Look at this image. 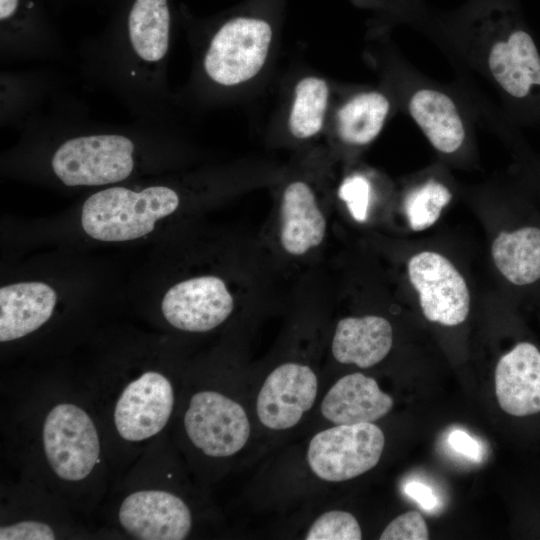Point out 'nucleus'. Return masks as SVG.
I'll return each instance as SVG.
<instances>
[{
  "label": "nucleus",
  "mask_w": 540,
  "mask_h": 540,
  "mask_svg": "<svg viewBox=\"0 0 540 540\" xmlns=\"http://www.w3.org/2000/svg\"><path fill=\"white\" fill-rule=\"evenodd\" d=\"M470 51L518 118L540 119V51L528 30L499 25L470 43Z\"/></svg>",
  "instance_id": "obj_1"
},
{
  "label": "nucleus",
  "mask_w": 540,
  "mask_h": 540,
  "mask_svg": "<svg viewBox=\"0 0 540 540\" xmlns=\"http://www.w3.org/2000/svg\"><path fill=\"white\" fill-rule=\"evenodd\" d=\"M179 205L177 193L165 186L140 192L112 187L91 195L82 207L84 231L100 241H127L150 233L157 220Z\"/></svg>",
  "instance_id": "obj_2"
},
{
  "label": "nucleus",
  "mask_w": 540,
  "mask_h": 540,
  "mask_svg": "<svg viewBox=\"0 0 540 540\" xmlns=\"http://www.w3.org/2000/svg\"><path fill=\"white\" fill-rule=\"evenodd\" d=\"M384 445V433L374 422L334 425L311 438L306 459L319 479L342 482L374 468Z\"/></svg>",
  "instance_id": "obj_3"
},
{
  "label": "nucleus",
  "mask_w": 540,
  "mask_h": 540,
  "mask_svg": "<svg viewBox=\"0 0 540 540\" xmlns=\"http://www.w3.org/2000/svg\"><path fill=\"white\" fill-rule=\"evenodd\" d=\"M133 142L118 134L80 136L54 153L52 168L67 186H97L126 179L132 172Z\"/></svg>",
  "instance_id": "obj_4"
},
{
  "label": "nucleus",
  "mask_w": 540,
  "mask_h": 540,
  "mask_svg": "<svg viewBox=\"0 0 540 540\" xmlns=\"http://www.w3.org/2000/svg\"><path fill=\"white\" fill-rule=\"evenodd\" d=\"M42 439L50 467L63 480L86 478L99 461L95 424L85 410L73 403H59L49 410Z\"/></svg>",
  "instance_id": "obj_5"
},
{
  "label": "nucleus",
  "mask_w": 540,
  "mask_h": 540,
  "mask_svg": "<svg viewBox=\"0 0 540 540\" xmlns=\"http://www.w3.org/2000/svg\"><path fill=\"white\" fill-rule=\"evenodd\" d=\"M184 427L192 444L215 458L238 453L251 434L250 420L243 406L213 390L192 395L184 414Z\"/></svg>",
  "instance_id": "obj_6"
},
{
  "label": "nucleus",
  "mask_w": 540,
  "mask_h": 540,
  "mask_svg": "<svg viewBox=\"0 0 540 540\" xmlns=\"http://www.w3.org/2000/svg\"><path fill=\"white\" fill-rule=\"evenodd\" d=\"M271 38V27L263 20L239 17L226 22L206 52V73L224 86L248 81L263 67Z\"/></svg>",
  "instance_id": "obj_7"
},
{
  "label": "nucleus",
  "mask_w": 540,
  "mask_h": 540,
  "mask_svg": "<svg viewBox=\"0 0 540 540\" xmlns=\"http://www.w3.org/2000/svg\"><path fill=\"white\" fill-rule=\"evenodd\" d=\"M408 276L427 320L444 326H457L466 320L469 289L449 259L433 251L417 253L408 261Z\"/></svg>",
  "instance_id": "obj_8"
},
{
  "label": "nucleus",
  "mask_w": 540,
  "mask_h": 540,
  "mask_svg": "<svg viewBox=\"0 0 540 540\" xmlns=\"http://www.w3.org/2000/svg\"><path fill=\"white\" fill-rule=\"evenodd\" d=\"M317 393L318 378L311 367L283 363L268 374L258 392L257 418L272 431L291 429L313 407Z\"/></svg>",
  "instance_id": "obj_9"
},
{
  "label": "nucleus",
  "mask_w": 540,
  "mask_h": 540,
  "mask_svg": "<svg viewBox=\"0 0 540 540\" xmlns=\"http://www.w3.org/2000/svg\"><path fill=\"white\" fill-rule=\"evenodd\" d=\"M174 390L170 380L156 371L134 379L119 395L114 409V424L126 441L138 442L158 434L170 419Z\"/></svg>",
  "instance_id": "obj_10"
},
{
  "label": "nucleus",
  "mask_w": 540,
  "mask_h": 540,
  "mask_svg": "<svg viewBox=\"0 0 540 540\" xmlns=\"http://www.w3.org/2000/svg\"><path fill=\"white\" fill-rule=\"evenodd\" d=\"M234 300L224 281L201 276L172 286L161 309L173 327L188 332H206L222 324L232 313Z\"/></svg>",
  "instance_id": "obj_11"
},
{
  "label": "nucleus",
  "mask_w": 540,
  "mask_h": 540,
  "mask_svg": "<svg viewBox=\"0 0 540 540\" xmlns=\"http://www.w3.org/2000/svg\"><path fill=\"white\" fill-rule=\"evenodd\" d=\"M118 519L122 528L140 540H182L192 527L187 504L165 490H139L122 502Z\"/></svg>",
  "instance_id": "obj_12"
},
{
  "label": "nucleus",
  "mask_w": 540,
  "mask_h": 540,
  "mask_svg": "<svg viewBox=\"0 0 540 540\" xmlns=\"http://www.w3.org/2000/svg\"><path fill=\"white\" fill-rule=\"evenodd\" d=\"M407 110L429 143L438 152L452 155L466 143L468 123L455 99L431 84L413 85Z\"/></svg>",
  "instance_id": "obj_13"
},
{
  "label": "nucleus",
  "mask_w": 540,
  "mask_h": 540,
  "mask_svg": "<svg viewBox=\"0 0 540 540\" xmlns=\"http://www.w3.org/2000/svg\"><path fill=\"white\" fill-rule=\"evenodd\" d=\"M495 394L501 409L510 415L540 412V351L535 345L518 343L499 359Z\"/></svg>",
  "instance_id": "obj_14"
},
{
  "label": "nucleus",
  "mask_w": 540,
  "mask_h": 540,
  "mask_svg": "<svg viewBox=\"0 0 540 540\" xmlns=\"http://www.w3.org/2000/svg\"><path fill=\"white\" fill-rule=\"evenodd\" d=\"M393 404V398L379 388L375 379L352 373L331 386L322 399L320 411L335 425L372 423L387 415Z\"/></svg>",
  "instance_id": "obj_15"
},
{
  "label": "nucleus",
  "mask_w": 540,
  "mask_h": 540,
  "mask_svg": "<svg viewBox=\"0 0 540 540\" xmlns=\"http://www.w3.org/2000/svg\"><path fill=\"white\" fill-rule=\"evenodd\" d=\"M57 295L42 282H21L0 289V341L24 337L51 317Z\"/></svg>",
  "instance_id": "obj_16"
},
{
  "label": "nucleus",
  "mask_w": 540,
  "mask_h": 540,
  "mask_svg": "<svg viewBox=\"0 0 540 540\" xmlns=\"http://www.w3.org/2000/svg\"><path fill=\"white\" fill-rule=\"evenodd\" d=\"M393 330L388 320L377 315L346 317L336 326L332 354L342 364L370 368L390 352Z\"/></svg>",
  "instance_id": "obj_17"
},
{
  "label": "nucleus",
  "mask_w": 540,
  "mask_h": 540,
  "mask_svg": "<svg viewBox=\"0 0 540 540\" xmlns=\"http://www.w3.org/2000/svg\"><path fill=\"white\" fill-rule=\"evenodd\" d=\"M326 220L311 188L301 181L287 186L281 204L280 241L291 255H303L323 241Z\"/></svg>",
  "instance_id": "obj_18"
},
{
  "label": "nucleus",
  "mask_w": 540,
  "mask_h": 540,
  "mask_svg": "<svg viewBox=\"0 0 540 540\" xmlns=\"http://www.w3.org/2000/svg\"><path fill=\"white\" fill-rule=\"evenodd\" d=\"M491 255L499 272L512 284L524 286L540 279V228L525 226L500 232Z\"/></svg>",
  "instance_id": "obj_19"
},
{
  "label": "nucleus",
  "mask_w": 540,
  "mask_h": 540,
  "mask_svg": "<svg viewBox=\"0 0 540 540\" xmlns=\"http://www.w3.org/2000/svg\"><path fill=\"white\" fill-rule=\"evenodd\" d=\"M128 34L139 58L149 63L161 60L170 38L167 0H135L128 17Z\"/></svg>",
  "instance_id": "obj_20"
},
{
  "label": "nucleus",
  "mask_w": 540,
  "mask_h": 540,
  "mask_svg": "<svg viewBox=\"0 0 540 540\" xmlns=\"http://www.w3.org/2000/svg\"><path fill=\"white\" fill-rule=\"evenodd\" d=\"M389 98L379 91H366L346 101L337 112V131L349 145L364 146L381 132L389 115Z\"/></svg>",
  "instance_id": "obj_21"
},
{
  "label": "nucleus",
  "mask_w": 540,
  "mask_h": 540,
  "mask_svg": "<svg viewBox=\"0 0 540 540\" xmlns=\"http://www.w3.org/2000/svg\"><path fill=\"white\" fill-rule=\"evenodd\" d=\"M327 100L328 86L323 79L306 77L299 81L289 117V128L295 137L308 138L320 131Z\"/></svg>",
  "instance_id": "obj_22"
},
{
  "label": "nucleus",
  "mask_w": 540,
  "mask_h": 540,
  "mask_svg": "<svg viewBox=\"0 0 540 540\" xmlns=\"http://www.w3.org/2000/svg\"><path fill=\"white\" fill-rule=\"evenodd\" d=\"M452 199L450 189L431 177L414 186L404 199V211L414 231L431 227Z\"/></svg>",
  "instance_id": "obj_23"
},
{
  "label": "nucleus",
  "mask_w": 540,
  "mask_h": 540,
  "mask_svg": "<svg viewBox=\"0 0 540 540\" xmlns=\"http://www.w3.org/2000/svg\"><path fill=\"white\" fill-rule=\"evenodd\" d=\"M307 540H360L361 527L355 516L347 511L331 510L318 516L309 527Z\"/></svg>",
  "instance_id": "obj_24"
},
{
  "label": "nucleus",
  "mask_w": 540,
  "mask_h": 540,
  "mask_svg": "<svg viewBox=\"0 0 540 540\" xmlns=\"http://www.w3.org/2000/svg\"><path fill=\"white\" fill-rule=\"evenodd\" d=\"M371 184L362 174L347 177L339 188V196L346 203L352 217L358 222L367 219Z\"/></svg>",
  "instance_id": "obj_25"
},
{
  "label": "nucleus",
  "mask_w": 540,
  "mask_h": 540,
  "mask_svg": "<svg viewBox=\"0 0 540 540\" xmlns=\"http://www.w3.org/2000/svg\"><path fill=\"white\" fill-rule=\"evenodd\" d=\"M429 531L420 512L408 511L394 518L380 535L381 540H426Z\"/></svg>",
  "instance_id": "obj_26"
},
{
  "label": "nucleus",
  "mask_w": 540,
  "mask_h": 540,
  "mask_svg": "<svg viewBox=\"0 0 540 540\" xmlns=\"http://www.w3.org/2000/svg\"><path fill=\"white\" fill-rule=\"evenodd\" d=\"M55 539L53 528L47 523L26 520L1 526L0 540H52Z\"/></svg>",
  "instance_id": "obj_27"
},
{
  "label": "nucleus",
  "mask_w": 540,
  "mask_h": 540,
  "mask_svg": "<svg viewBox=\"0 0 540 540\" xmlns=\"http://www.w3.org/2000/svg\"><path fill=\"white\" fill-rule=\"evenodd\" d=\"M448 444L459 454L474 460L481 461L482 447L480 443L463 430H453L448 435Z\"/></svg>",
  "instance_id": "obj_28"
},
{
  "label": "nucleus",
  "mask_w": 540,
  "mask_h": 540,
  "mask_svg": "<svg viewBox=\"0 0 540 540\" xmlns=\"http://www.w3.org/2000/svg\"><path fill=\"white\" fill-rule=\"evenodd\" d=\"M405 492L424 510L431 511L438 506V499L433 490L424 483L418 481L409 482L405 486Z\"/></svg>",
  "instance_id": "obj_29"
},
{
  "label": "nucleus",
  "mask_w": 540,
  "mask_h": 540,
  "mask_svg": "<svg viewBox=\"0 0 540 540\" xmlns=\"http://www.w3.org/2000/svg\"><path fill=\"white\" fill-rule=\"evenodd\" d=\"M19 0H0V19L6 20L11 17L17 7Z\"/></svg>",
  "instance_id": "obj_30"
}]
</instances>
